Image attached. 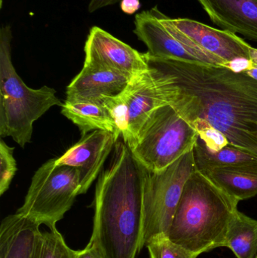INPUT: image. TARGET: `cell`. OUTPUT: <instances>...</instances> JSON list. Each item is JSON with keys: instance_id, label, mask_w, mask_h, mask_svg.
I'll return each instance as SVG.
<instances>
[{"instance_id": "16", "label": "cell", "mask_w": 257, "mask_h": 258, "mask_svg": "<svg viewBox=\"0 0 257 258\" xmlns=\"http://www.w3.org/2000/svg\"><path fill=\"white\" fill-rule=\"evenodd\" d=\"M61 107L62 114L78 126L81 136L101 130L111 132L118 139L122 138L120 131L102 100L65 101Z\"/></svg>"}, {"instance_id": "11", "label": "cell", "mask_w": 257, "mask_h": 258, "mask_svg": "<svg viewBox=\"0 0 257 258\" xmlns=\"http://www.w3.org/2000/svg\"><path fill=\"white\" fill-rule=\"evenodd\" d=\"M118 140L111 132L94 131L82 135L76 144L57 158L56 162L59 165L75 168L79 182L80 195L86 194L98 178Z\"/></svg>"}, {"instance_id": "13", "label": "cell", "mask_w": 257, "mask_h": 258, "mask_svg": "<svg viewBox=\"0 0 257 258\" xmlns=\"http://www.w3.org/2000/svg\"><path fill=\"white\" fill-rule=\"evenodd\" d=\"M131 77L113 70L84 63L82 69L66 88V101H100L120 95Z\"/></svg>"}, {"instance_id": "18", "label": "cell", "mask_w": 257, "mask_h": 258, "mask_svg": "<svg viewBox=\"0 0 257 258\" xmlns=\"http://www.w3.org/2000/svg\"><path fill=\"white\" fill-rule=\"evenodd\" d=\"M193 152L197 169L202 172L231 165L257 163V156L246 150L230 144L220 150H213L199 138Z\"/></svg>"}, {"instance_id": "3", "label": "cell", "mask_w": 257, "mask_h": 258, "mask_svg": "<svg viewBox=\"0 0 257 258\" xmlns=\"http://www.w3.org/2000/svg\"><path fill=\"white\" fill-rule=\"evenodd\" d=\"M239 201L196 170L186 182L168 237L200 254L224 247Z\"/></svg>"}, {"instance_id": "28", "label": "cell", "mask_w": 257, "mask_h": 258, "mask_svg": "<svg viewBox=\"0 0 257 258\" xmlns=\"http://www.w3.org/2000/svg\"><path fill=\"white\" fill-rule=\"evenodd\" d=\"M256 258H257V256H256Z\"/></svg>"}, {"instance_id": "17", "label": "cell", "mask_w": 257, "mask_h": 258, "mask_svg": "<svg viewBox=\"0 0 257 258\" xmlns=\"http://www.w3.org/2000/svg\"><path fill=\"white\" fill-rule=\"evenodd\" d=\"M203 173L238 201L257 196V163L213 168Z\"/></svg>"}, {"instance_id": "6", "label": "cell", "mask_w": 257, "mask_h": 258, "mask_svg": "<svg viewBox=\"0 0 257 258\" xmlns=\"http://www.w3.org/2000/svg\"><path fill=\"white\" fill-rule=\"evenodd\" d=\"M139 166L145 246L157 236H168L184 185L197 167L193 150L161 171H150L140 164Z\"/></svg>"}, {"instance_id": "26", "label": "cell", "mask_w": 257, "mask_h": 258, "mask_svg": "<svg viewBox=\"0 0 257 258\" xmlns=\"http://www.w3.org/2000/svg\"><path fill=\"white\" fill-rule=\"evenodd\" d=\"M247 75H248L249 77L253 78V80H257V68L256 67H251V68H249V69L246 70L245 71H244Z\"/></svg>"}, {"instance_id": "15", "label": "cell", "mask_w": 257, "mask_h": 258, "mask_svg": "<svg viewBox=\"0 0 257 258\" xmlns=\"http://www.w3.org/2000/svg\"><path fill=\"white\" fill-rule=\"evenodd\" d=\"M40 226L18 213L6 217L0 226V258H34Z\"/></svg>"}, {"instance_id": "22", "label": "cell", "mask_w": 257, "mask_h": 258, "mask_svg": "<svg viewBox=\"0 0 257 258\" xmlns=\"http://www.w3.org/2000/svg\"><path fill=\"white\" fill-rule=\"evenodd\" d=\"M14 147H9L3 139L0 141V195L9 189L16 174L17 163L14 157Z\"/></svg>"}, {"instance_id": "12", "label": "cell", "mask_w": 257, "mask_h": 258, "mask_svg": "<svg viewBox=\"0 0 257 258\" xmlns=\"http://www.w3.org/2000/svg\"><path fill=\"white\" fill-rule=\"evenodd\" d=\"M119 97L126 118V128L122 139L129 146L151 113L164 104L157 97L147 71L131 78Z\"/></svg>"}, {"instance_id": "14", "label": "cell", "mask_w": 257, "mask_h": 258, "mask_svg": "<svg viewBox=\"0 0 257 258\" xmlns=\"http://www.w3.org/2000/svg\"><path fill=\"white\" fill-rule=\"evenodd\" d=\"M220 28L257 42V0H198Z\"/></svg>"}, {"instance_id": "24", "label": "cell", "mask_w": 257, "mask_h": 258, "mask_svg": "<svg viewBox=\"0 0 257 258\" xmlns=\"http://www.w3.org/2000/svg\"><path fill=\"white\" fill-rule=\"evenodd\" d=\"M141 7L140 0H122L120 8L124 13L133 15Z\"/></svg>"}, {"instance_id": "9", "label": "cell", "mask_w": 257, "mask_h": 258, "mask_svg": "<svg viewBox=\"0 0 257 258\" xmlns=\"http://www.w3.org/2000/svg\"><path fill=\"white\" fill-rule=\"evenodd\" d=\"M84 51V63L113 70L131 78L148 70L146 53L139 52L98 27L91 29Z\"/></svg>"}, {"instance_id": "25", "label": "cell", "mask_w": 257, "mask_h": 258, "mask_svg": "<svg viewBox=\"0 0 257 258\" xmlns=\"http://www.w3.org/2000/svg\"><path fill=\"white\" fill-rule=\"evenodd\" d=\"M119 1H122V0H91L89 6V12L92 13V12L106 7V6L116 4Z\"/></svg>"}, {"instance_id": "21", "label": "cell", "mask_w": 257, "mask_h": 258, "mask_svg": "<svg viewBox=\"0 0 257 258\" xmlns=\"http://www.w3.org/2000/svg\"><path fill=\"white\" fill-rule=\"evenodd\" d=\"M149 258H197L199 254L170 240L167 236L153 238L145 245Z\"/></svg>"}, {"instance_id": "2", "label": "cell", "mask_w": 257, "mask_h": 258, "mask_svg": "<svg viewBox=\"0 0 257 258\" xmlns=\"http://www.w3.org/2000/svg\"><path fill=\"white\" fill-rule=\"evenodd\" d=\"M92 206L89 242L104 258H136L145 247L141 178L138 162L122 139L98 177Z\"/></svg>"}, {"instance_id": "19", "label": "cell", "mask_w": 257, "mask_h": 258, "mask_svg": "<svg viewBox=\"0 0 257 258\" xmlns=\"http://www.w3.org/2000/svg\"><path fill=\"white\" fill-rule=\"evenodd\" d=\"M224 247L237 258H256L257 220L237 211L229 225Z\"/></svg>"}, {"instance_id": "7", "label": "cell", "mask_w": 257, "mask_h": 258, "mask_svg": "<svg viewBox=\"0 0 257 258\" xmlns=\"http://www.w3.org/2000/svg\"><path fill=\"white\" fill-rule=\"evenodd\" d=\"M56 160L47 161L35 172L24 204L16 212L49 230L55 228L80 195L75 168L59 165Z\"/></svg>"}, {"instance_id": "8", "label": "cell", "mask_w": 257, "mask_h": 258, "mask_svg": "<svg viewBox=\"0 0 257 258\" xmlns=\"http://www.w3.org/2000/svg\"><path fill=\"white\" fill-rule=\"evenodd\" d=\"M153 9L165 28L187 46L218 57L227 64L238 60L250 61L253 47L235 33L188 18L173 19L161 13L157 6Z\"/></svg>"}, {"instance_id": "10", "label": "cell", "mask_w": 257, "mask_h": 258, "mask_svg": "<svg viewBox=\"0 0 257 258\" xmlns=\"http://www.w3.org/2000/svg\"><path fill=\"white\" fill-rule=\"evenodd\" d=\"M134 24V33L153 57L227 66L221 59L196 51L178 40L163 25L153 8L137 14Z\"/></svg>"}, {"instance_id": "27", "label": "cell", "mask_w": 257, "mask_h": 258, "mask_svg": "<svg viewBox=\"0 0 257 258\" xmlns=\"http://www.w3.org/2000/svg\"><path fill=\"white\" fill-rule=\"evenodd\" d=\"M250 61H251L253 66L257 68V48H252L251 53H250Z\"/></svg>"}, {"instance_id": "4", "label": "cell", "mask_w": 257, "mask_h": 258, "mask_svg": "<svg viewBox=\"0 0 257 258\" xmlns=\"http://www.w3.org/2000/svg\"><path fill=\"white\" fill-rule=\"evenodd\" d=\"M12 32L9 25L0 30V136L11 137L24 148L31 142L33 123L54 106L63 103L56 91L44 86L28 87L17 74L12 60Z\"/></svg>"}, {"instance_id": "5", "label": "cell", "mask_w": 257, "mask_h": 258, "mask_svg": "<svg viewBox=\"0 0 257 258\" xmlns=\"http://www.w3.org/2000/svg\"><path fill=\"white\" fill-rule=\"evenodd\" d=\"M199 138L172 106L164 104L151 113L128 147L140 165L159 171L192 151Z\"/></svg>"}, {"instance_id": "1", "label": "cell", "mask_w": 257, "mask_h": 258, "mask_svg": "<svg viewBox=\"0 0 257 258\" xmlns=\"http://www.w3.org/2000/svg\"><path fill=\"white\" fill-rule=\"evenodd\" d=\"M146 57L158 99L199 137L216 131L257 156V80L221 65Z\"/></svg>"}, {"instance_id": "20", "label": "cell", "mask_w": 257, "mask_h": 258, "mask_svg": "<svg viewBox=\"0 0 257 258\" xmlns=\"http://www.w3.org/2000/svg\"><path fill=\"white\" fill-rule=\"evenodd\" d=\"M73 251L55 227L41 232L34 258H72Z\"/></svg>"}, {"instance_id": "23", "label": "cell", "mask_w": 257, "mask_h": 258, "mask_svg": "<svg viewBox=\"0 0 257 258\" xmlns=\"http://www.w3.org/2000/svg\"><path fill=\"white\" fill-rule=\"evenodd\" d=\"M72 258H104L98 248L89 242L87 246L82 250L73 251Z\"/></svg>"}]
</instances>
